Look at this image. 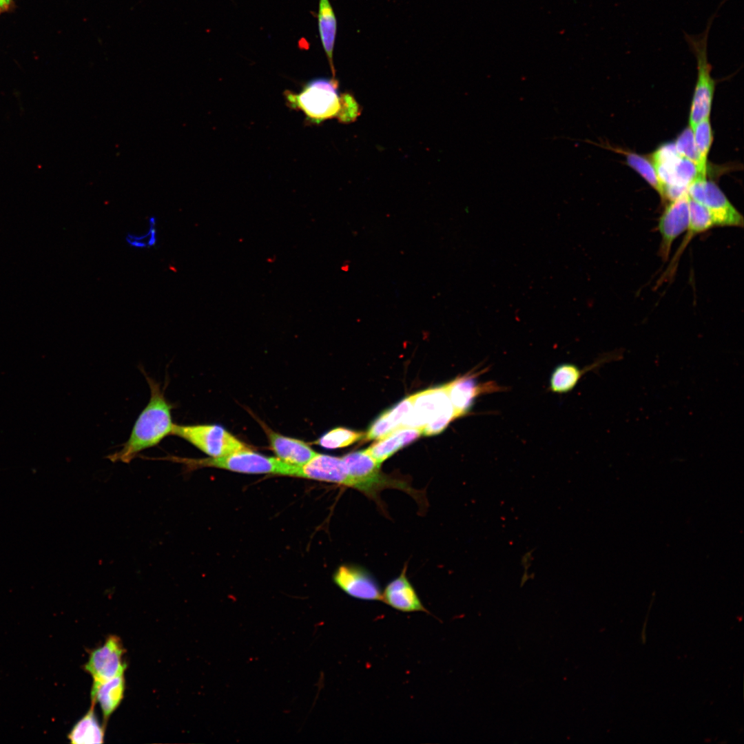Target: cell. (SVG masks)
<instances>
[{"instance_id":"obj_1","label":"cell","mask_w":744,"mask_h":744,"mask_svg":"<svg viewBox=\"0 0 744 744\" xmlns=\"http://www.w3.org/2000/svg\"><path fill=\"white\" fill-rule=\"evenodd\" d=\"M144 375L150 390L149 400L122 448L107 456L112 462L129 464L140 452L157 446L172 434L174 424L172 411L174 406L166 398L161 384L147 373H144Z\"/></svg>"},{"instance_id":"obj_2","label":"cell","mask_w":744,"mask_h":744,"mask_svg":"<svg viewBox=\"0 0 744 744\" xmlns=\"http://www.w3.org/2000/svg\"><path fill=\"white\" fill-rule=\"evenodd\" d=\"M149 459L169 461L181 464L187 471L204 467H214L248 474H272L297 477L298 466L287 464L277 457H267L250 448L242 450L220 457L189 458L176 455L148 457Z\"/></svg>"},{"instance_id":"obj_3","label":"cell","mask_w":744,"mask_h":744,"mask_svg":"<svg viewBox=\"0 0 744 744\" xmlns=\"http://www.w3.org/2000/svg\"><path fill=\"white\" fill-rule=\"evenodd\" d=\"M338 87L335 77L316 78L306 83L300 92L286 90L284 95L290 108L302 112L309 123L319 124L329 118L338 119L342 103Z\"/></svg>"},{"instance_id":"obj_4","label":"cell","mask_w":744,"mask_h":744,"mask_svg":"<svg viewBox=\"0 0 744 744\" xmlns=\"http://www.w3.org/2000/svg\"><path fill=\"white\" fill-rule=\"evenodd\" d=\"M456 418L445 384L413 394L412 409L401 428L422 429L426 426L427 433L433 435Z\"/></svg>"},{"instance_id":"obj_5","label":"cell","mask_w":744,"mask_h":744,"mask_svg":"<svg viewBox=\"0 0 744 744\" xmlns=\"http://www.w3.org/2000/svg\"><path fill=\"white\" fill-rule=\"evenodd\" d=\"M716 12L709 19L705 30L700 34L684 32V38L697 62L698 76L692 99L690 127L692 128L702 120L710 118L714 81L711 76L712 66L707 60V39Z\"/></svg>"},{"instance_id":"obj_6","label":"cell","mask_w":744,"mask_h":744,"mask_svg":"<svg viewBox=\"0 0 744 744\" xmlns=\"http://www.w3.org/2000/svg\"><path fill=\"white\" fill-rule=\"evenodd\" d=\"M653 166L663 189V200L672 201L688 191L699 175L696 165L679 154L674 143L661 146L652 155Z\"/></svg>"},{"instance_id":"obj_7","label":"cell","mask_w":744,"mask_h":744,"mask_svg":"<svg viewBox=\"0 0 744 744\" xmlns=\"http://www.w3.org/2000/svg\"><path fill=\"white\" fill-rule=\"evenodd\" d=\"M172 435L192 444L210 457H220L249 448L225 428L217 424H174Z\"/></svg>"},{"instance_id":"obj_8","label":"cell","mask_w":744,"mask_h":744,"mask_svg":"<svg viewBox=\"0 0 744 744\" xmlns=\"http://www.w3.org/2000/svg\"><path fill=\"white\" fill-rule=\"evenodd\" d=\"M351 480V487L375 498L385 488L411 490L402 482L393 479L383 474L378 464L364 450L349 453L342 457Z\"/></svg>"},{"instance_id":"obj_9","label":"cell","mask_w":744,"mask_h":744,"mask_svg":"<svg viewBox=\"0 0 744 744\" xmlns=\"http://www.w3.org/2000/svg\"><path fill=\"white\" fill-rule=\"evenodd\" d=\"M125 652L121 640L111 635L102 645L91 652L84 668L92 676L93 681H105L122 675L127 667L124 661Z\"/></svg>"},{"instance_id":"obj_10","label":"cell","mask_w":744,"mask_h":744,"mask_svg":"<svg viewBox=\"0 0 744 744\" xmlns=\"http://www.w3.org/2000/svg\"><path fill=\"white\" fill-rule=\"evenodd\" d=\"M690 222V196L688 191L677 198L670 201L659 218L658 229L661 241L659 254L666 260L672 243L687 230Z\"/></svg>"},{"instance_id":"obj_11","label":"cell","mask_w":744,"mask_h":744,"mask_svg":"<svg viewBox=\"0 0 744 744\" xmlns=\"http://www.w3.org/2000/svg\"><path fill=\"white\" fill-rule=\"evenodd\" d=\"M333 581L350 597L360 600L382 601V592L378 583L363 568L342 565L335 571Z\"/></svg>"},{"instance_id":"obj_12","label":"cell","mask_w":744,"mask_h":744,"mask_svg":"<svg viewBox=\"0 0 744 744\" xmlns=\"http://www.w3.org/2000/svg\"><path fill=\"white\" fill-rule=\"evenodd\" d=\"M476 376L464 375L446 384L457 418L466 414L479 395L502 391L503 387L493 381L478 383Z\"/></svg>"},{"instance_id":"obj_13","label":"cell","mask_w":744,"mask_h":744,"mask_svg":"<svg viewBox=\"0 0 744 744\" xmlns=\"http://www.w3.org/2000/svg\"><path fill=\"white\" fill-rule=\"evenodd\" d=\"M298 477L335 483L351 487V480L342 457L317 454L299 466Z\"/></svg>"},{"instance_id":"obj_14","label":"cell","mask_w":744,"mask_h":744,"mask_svg":"<svg viewBox=\"0 0 744 744\" xmlns=\"http://www.w3.org/2000/svg\"><path fill=\"white\" fill-rule=\"evenodd\" d=\"M699 203L708 210L715 227L743 226L741 214L714 182L706 180Z\"/></svg>"},{"instance_id":"obj_15","label":"cell","mask_w":744,"mask_h":744,"mask_svg":"<svg viewBox=\"0 0 744 744\" xmlns=\"http://www.w3.org/2000/svg\"><path fill=\"white\" fill-rule=\"evenodd\" d=\"M406 568L386 586L382 601L402 612H423L430 614L422 604L415 590L406 575Z\"/></svg>"},{"instance_id":"obj_16","label":"cell","mask_w":744,"mask_h":744,"mask_svg":"<svg viewBox=\"0 0 744 744\" xmlns=\"http://www.w3.org/2000/svg\"><path fill=\"white\" fill-rule=\"evenodd\" d=\"M271 448L277 458L294 466H302L311 460L317 453L304 442L284 436L265 428Z\"/></svg>"},{"instance_id":"obj_17","label":"cell","mask_w":744,"mask_h":744,"mask_svg":"<svg viewBox=\"0 0 744 744\" xmlns=\"http://www.w3.org/2000/svg\"><path fill=\"white\" fill-rule=\"evenodd\" d=\"M422 434V431L420 428H400L378 440L364 451L381 464L397 451L417 440Z\"/></svg>"},{"instance_id":"obj_18","label":"cell","mask_w":744,"mask_h":744,"mask_svg":"<svg viewBox=\"0 0 744 744\" xmlns=\"http://www.w3.org/2000/svg\"><path fill=\"white\" fill-rule=\"evenodd\" d=\"M125 688L123 674L105 681H93L91 690L92 705L99 703L103 718L108 719L121 703Z\"/></svg>"},{"instance_id":"obj_19","label":"cell","mask_w":744,"mask_h":744,"mask_svg":"<svg viewBox=\"0 0 744 744\" xmlns=\"http://www.w3.org/2000/svg\"><path fill=\"white\" fill-rule=\"evenodd\" d=\"M413 395L387 410L377 418L365 434L366 440H380L401 428L413 406Z\"/></svg>"},{"instance_id":"obj_20","label":"cell","mask_w":744,"mask_h":744,"mask_svg":"<svg viewBox=\"0 0 744 744\" xmlns=\"http://www.w3.org/2000/svg\"><path fill=\"white\" fill-rule=\"evenodd\" d=\"M621 358L619 353H612L601 358L596 362L582 370L570 363L558 365L552 372L550 379V389L557 393H565L571 391L579 382L581 376L588 371L594 369L602 364Z\"/></svg>"},{"instance_id":"obj_21","label":"cell","mask_w":744,"mask_h":744,"mask_svg":"<svg viewBox=\"0 0 744 744\" xmlns=\"http://www.w3.org/2000/svg\"><path fill=\"white\" fill-rule=\"evenodd\" d=\"M318 29L320 41L326 54L333 77H335L333 50L337 35V18L329 0H319Z\"/></svg>"},{"instance_id":"obj_22","label":"cell","mask_w":744,"mask_h":744,"mask_svg":"<svg viewBox=\"0 0 744 744\" xmlns=\"http://www.w3.org/2000/svg\"><path fill=\"white\" fill-rule=\"evenodd\" d=\"M73 744H94L104 742V728L99 723L92 705L87 713L73 726L68 735Z\"/></svg>"},{"instance_id":"obj_23","label":"cell","mask_w":744,"mask_h":744,"mask_svg":"<svg viewBox=\"0 0 744 744\" xmlns=\"http://www.w3.org/2000/svg\"><path fill=\"white\" fill-rule=\"evenodd\" d=\"M714 227L715 225L708 210L690 198V222L687 229L688 234L682 246L685 245L692 236Z\"/></svg>"},{"instance_id":"obj_24","label":"cell","mask_w":744,"mask_h":744,"mask_svg":"<svg viewBox=\"0 0 744 744\" xmlns=\"http://www.w3.org/2000/svg\"><path fill=\"white\" fill-rule=\"evenodd\" d=\"M364 436L362 432L349 428L338 427L331 429L317 441V444L327 449H335L348 446L361 440Z\"/></svg>"},{"instance_id":"obj_25","label":"cell","mask_w":744,"mask_h":744,"mask_svg":"<svg viewBox=\"0 0 744 744\" xmlns=\"http://www.w3.org/2000/svg\"><path fill=\"white\" fill-rule=\"evenodd\" d=\"M674 144L680 156L688 158L696 165L699 175L706 176V165L701 161L690 127H686L679 134Z\"/></svg>"},{"instance_id":"obj_26","label":"cell","mask_w":744,"mask_h":744,"mask_svg":"<svg viewBox=\"0 0 744 744\" xmlns=\"http://www.w3.org/2000/svg\"><path fill=\"white\" fill-rule=\"evenodd\" d=\"M628 164L638 172L663 199V186L653 165L642 156L633 152H624Z\"/></svg>"},{"instance_id":"obj_27","label":"cell","mask_w":744,"mask_h":744,"mask_svg":"<svg viewBox=\"0 0 744 744\" xmlns=\"http://www.w3.org/2000/svg\"><path fill=\"white\" fill-rule=\"evenodd\" d=\"M696 146L704 165L712 141V127L710 118H705L692 127Z\"/></svg>"},{"instance_id":"obj_28","label":"cell","mask_w":744,"mask_h":744,"mask_svg":"<svg viewBox=\"0 0 744 744\" xmlns=\"http://www.w3.org/2000/svg\"><path fill=\"white\" fill-rule=\"evenodd\" d=\"M342 109L338 120L344 123H349L355 121L360 114V109L358 102L352 94L342 93Z\"/></svg>"},{"instance_id":"obj_29","label":"cell","mask_w":744,"mask_h":744,"mask_svg":"<svg viewBox=\"0 0 744 744\" xmlns=\"http://www.w3.org/2000/svg\"><path fill=\"white\" fill-rule=\"evenodd\" d=\"M12 5V0H0V14L9 10Z\"/></svg>"}]
</instances>
